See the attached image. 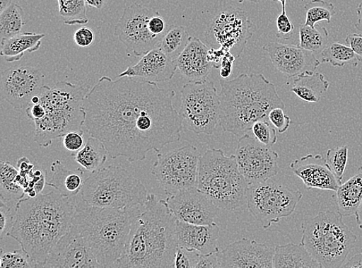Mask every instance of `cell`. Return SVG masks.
<instances>
[{"instance_id":"cell-1","label":"cell","mask_w":362,"mask_h":268,"mask_svg":"<svg viewBox=\"0 0 362 268\" xmlns=\"http://www.w3.org/2000/svg\"><path fill=\"white\" fill-rule=\"evenodd\" d=\"M175 96L156 82L103 76L84 97L83 127L103 142L112 158L143 161L150 151L160 153L182 138L183 120L173 105Z\"/></svg>"},{"instance_id":"cell-33","label":"cell","mask_w":362,"mask_h":268,"mask_svg":"<svg viewBox=\"0 0 362 268\" xmlns=\"http://www.w3.org/2000/svg\"><path fill=\"white\" fill-rule=\"evenodd\" d=\"M26 24L23 8L16 3H12L0 12V35L1 40L12 37L22 33Z\"/></svg>"},{"instance_id":"cell-8","label":"cell","mask_w":362,"mask_h":268,"mask_svg":"<svg viewBox=\"0 0 362 268\" xmlns=\"http://www.w3.org/2000/svg\"><path fill=\"white\" fill-rule=\"evenodd\" d=\"M339 213L322 211L302 223L301 243L321 268L342 267L358 237Z\"/></svg>"},{"instance_id":"cell-18","label":"cell","mask_w":362,"mask_h":268,"mask_svg":"<svg viewBox=\"0 0 362 268\" xmlns=\"http://www.w3.org/2000/svg\"><path fill=\"white\" fill-rule=\"evenodd\" d=\"M165 200L177 220L189 223L211 224L220 209L197 187L177 192Z\"/></svg>"},{"instance_id":"cell-12","label":"cell","mask_w":362,"mask_h":268,"mask_svg":"<svg viewBox=\"0 0 362 268\" xmlns=\"http://www.w3.org/2000/svg\"><path fill=\"white\" fill-rule=\"evenodd\" d=\"M201 154L188 144L158 153L151 173L168 196L185 190L197 187Z\"/></svg>"},{"instance_id":"cell-60","label":"cell","mask_w":362,"mask_h":268,"mask_svg":"<svg viewBox=\"0 0 362 268\" xmlns=\"http://www.w3.org/2000/svg\"><path fill=\"white\" fill-rule=\"evenodd\" d=\"M271 1L280 3L282 5V11H286V3H287V0H271Z\"/></svg>"},{"instance_id":"cell-50","label":"cell","mask_w":362,"mask_h":268,"mask_svg":"<svg viewBox=\"0 0 362 268\" xmlns=\"http://www.w3.org/2000/svg\"><path fill=\"white\" fill-rule=\"evenodd\" d=\"M25 111L29 118L35 122L44 119L46 115L45 108L40 103L30 104Z\"/></svg>"},{"instance_id":"cell-4","label":"cell","mask_w":362,"mask_h":268,"mask_svg":"<svg viewBox=\"0 0 362 268\" xmlns=\"http://www.w3.org/2000/svg\"><path fill=\"white\" fill-rule=\"evenodd\" d=\"M73 225L102 267H114L122 256L132 226L144 206L107 208L92 206L81 194L74 197Z\"/></svg>"},{"instance_id":"cell-45","label":"cell","mask_w":362,"mask_h":268,"mask_svg":"<svg viewBox=\"0 0 362 268\" xmlns=\"http://www.w3.org/2000/svg\"><path fill=\"white\" fill-rule=\"evenodd\" d=\"M276 37L281 39H289L294 29L293 25L290 21L286 11L277 16L276 19Z\"/></svg>"},{"instance_id":"cell-30","label":"cell","mask_w":362,"mask_h":268,"mask_svg":"<svg viewBox=\"0 0 362 268\" xmlns=\"http://www.w3.org/2000/svg\"><path fill=\"white\" fill-rule=\"evenodd\" d=\"M107 155L108 152L103 142L90 136L86 145L72 156L74 161L83 169L92 173L102 168L107 161Z\"/></svg>"},{"instance_id":"cell-15","label":"cell","mask_w":362,"mask_h":268,"mask_svg":"<svg viewBox=\"0 0 362 268\" xmlns=\"http://www.w3.org/2000/svg\"><path fill=\"white\" fill-rule=\"evenodd\" d=\"M235 157L249 186L271 180L279 172V153L249 134L239 138Z\"/></svg>"},{"instance_id":"cell-16","label":"cell","mask_w":362,"mask_h":268,"mask_svg":"<svg viewBox=\"0 0 362 268\" xmlns=\"http://www.w3.org/2000/svg\"><path fill=\"white\" fill-rule=\"evenodd\" d=\"M45 74L31 66H13L2 73L1 96L16 110H26L45 86Z\"/></svg>"},{"instance_id":"cell-20","label":"cell","mask_w":362,"mask_h":268,"mask_svg":"<svg viewBox=\"0 0 362 268\" xmlns=\"http://www.w3.org/2000/svg\"><path fill=\"white\" fill-rule=\"evenodd\" d=\"M275 69L289 78L307 72H316L321 62L313 52L300 46L272 42L263 47Z\"/></svg>"},{"instance_id":"cell-41","label":"cell","mask_w":362,"mask_h":268,"mask_svg":"<svg viewBox=\"0 0 362 268\" xmlns=\"http://www.w3.org/2000/svg\"><path fill=\"white\" fill-rule=\"evenodd\" d=\"M200 255L197 250L178 246L174 260V268H197Z\"/></svg>"},{"instance_id":"cell-42","label":"cell","mask_w":362,"mask_h":268,"mask_svg":"<svg viewBox=\"0 0 362 268\" xmlns=\"http://www.w3.org/2000/svg\"><path fill=\"white\" fill-rule=\"evenodd\" d=\"M16 206L3 199H0V215H1V219H0V234H1V239L7 236L8 232L12 228L16 214Z\"/></svg>"},{"instance_id":"cell-14","label":"cell","mask_w":362,"mask_h":268,"mask_svg":"<svg viewBox=\"0 0 362 268\" xmlns=\"http://www.w3.org/2000/svg\"><path fill=\"white\" fill-rule=\"evenodd\" d=\"M252 25L246 12L240 9L223 11L209 24L205 37L212 47L218 46L238 58L252 35Z\"/></svg>"},{"instance_id":"cell-44","label":"cell","mask_w":362,"mask_h":268,"mask_svg":"<svg viewBox=\"0 0 362 268\" xmlns=\"http://www.w3.org/2000/svg\"><path fill=\"white\" fill-rule=\"evenodd\" d=\"M83 131H71L65 134L63 136V145L64 148L73 153H78L83 145Z\"/></svg>"},{"instance_id":"cell-21","label":"cell","mask_w":362,"mask_h":268,"mask_svg":"<svg viewBox=\"0 0 362 268\" xmlns=\"http://www.w3.org/2000/svg\"><path fill=\"white\" fill-rule=\"evenodd\" d=\"M177 71L176 61L167 56L159 47L143 55L140 61L119 74L151 82L170 81Z\"/></svg>"},{"instance_id":"cell-32","label":"cell","mask_w":362,"mask_h":268,"mask_svg":"<svg viewBox=\"0 0 362 268\" xmlns=\"http://www.w3.org/2000/svg\"><path fill=\"white\" fill-rule=\"evenodd\" d=\"M190 38L187 28L172 25L168 28L158 47L173 60L176 61L187 47Z\"/></svg>"},{"instance_id":"cell-39","label":"cell","mask_w":362,"mask_h":268,"mask_svg":"<svg viewBox=\"0 0 362 268\" xmlns=\"http://www.w3.org/2000/svg\"><path fill=\"white\" fill-rule=\"evenodd\" d=\"M1 268H32L37 267L35 262L23 249L15 250L13 252H4L1 249L0 255Z\"/></svg>"},{"instance_id":"cell-48","label":"cell","mask_w":362,"mask_h":268,"mask_svg":"<svg viewBox=\"0 0 362 268\" xmlns=\"http://www.w3.org/2000/svg\"><path fill=\"white\" fill-rule=\"evenodd\" d=\"M345 42L356 54L358 62L362 63V35H358V33L349 35L345 38Z\"/></svg>"},{"instance_id":"cell-51","label":"cell","mask_w":362,"mask_h":268,"mask_svg":"<svg viewBox=\"0 0 362 268\" xmlns=\"http://www.w3.org/2000/svg\"><path fill=\"white\" fill-rule=\"evenodd\" d=\"M226 53V52L222 48L212 47L209 49L208 60L212 64L214 68L221 69L222 60Z\"/></svg>"},{"instance_id":"cell-9","label":"cell","mask_w":362,"mask_h":268,"mask_svg":"<svg viewBox=\"0 0 362 268\" xmlns=\"http://www.w3.org/2000/svg\"><path fill=\"white\" fill-rule=\"evenodd\" d=\"M81 196L92 206L107 208L144 206L148 191L139 180L121 166L109 165L92 172Z\"/></svg>"},{"instance_id":"cell-59","label":"cell","mask_w":362,"mask_h":268,"mask_svg":"<svg viewBox=\"0 0 362 268\" xmlns=\"http://www.w3.org/2000/svg\"><path fill=\"white\" fill-rule=\"evenodd\" d=\"M13 3V0H0V11H3L8 6Z\"/></svg>"},{"instance_id":"cell-35","label":"cell","mask_w":362,"mask_h":268,"mask_svg":"<svg viewBox=\"0 0 362 268\" xmlns=\"http://www.w3.org/2000/svg\"><path fill=\"white\" fill-rule=\"evenodd\" d=\"M57 2L59 13L63 18L64 24L74 26L89 22L86 0H57Z\"/></svg>"},{"instance_id":"cell-5","label":"cell","mask_w":362,"mask_h":268,"mask_svg":"<svg viewBox=\"0 0 362 268\" xmlns=\"http://www.w3.org/2000/svg\"><path fill=\"white\" fill-rule=\"evenodd\" d=\"M220 83V124L224 132L238 138L249 134L256 122L267 120L274 108L285 107L274 83L262 74H242Z\"/></svg>"},{"instance_id":"cell-40","label":"cell","mask_w":362,"mask_h":268,"mask_svg":"<svg viewBox=\"0 0 362 268\" xmlns=\"http://www.w3.org/2000/svg\"><path fill=\"white\" fill-rule=\"evenodd\" d=\"M255 137L266 146L272 147L276 144L277 135L276 129L267 120H259L252 124V129Z\"/></svg>"},{"instance_id":"cell-34","label":"cell","mask_w":362,"mask_h":268,"mask_svg":"<svg viewBox=\"0 0 362 268\" xmlns=\"http://www.w3.org/2000/svg\"><path fill=\"white\" fill-rule=\"evenodd\" d=\"M317 28L302 24L299 28V46L314 54L322 53L329 40L327 30L325 28Z\"/></svg>"},{"instance_id":"cell-57","label":"cell","mask_w":362,"mask_h":268,"mask_svg":"<svg viewBox=\"0 0 362 268\" xmlns=\"http://www.w3.org/2000/svg\"><path fill=\"white\" fill-rule=\"evenodd\" d=\"M358 21L355 24L356 29L362 33V2L357 7Z\"/></svg>"},{"instance_id":"cell-22","label":"cell","mask_w":362,"mask_h":268,"mask_svg":"<svg viewBox=\"0 0 362 268\" xmlns=\"http://www.w3.org/2000/svg\"><path fill=\"white\" fill-rule=\"evenodd\" d=\"M290 167L308 189L336 192L340 186L326 158L321 155L309 154L293 161Z\"/></svg>"},{"instance_id":"cell-27","label":"cell","mask_w":362,"mask_h":268,"mask_svg":"<svg viewBox=\"0 0 362 268\" xmlns=\"http://www.w3.org/2000/svg\"><path fill=\"white\" fill-rule=\"evenodd\" d=\"M45 37L44 33L22 32L1 40V56L9 63L19 62L25 54L37 52Z\"/></svg>"},{"instance_id":"cell-26","label":"cell","mask_w":362,"mask_h":268,"mask_svg":"<svg viewBox=\"0 0 362 268\" xmlns=\"http://www.w3.org/2000/svg\"><path fill=\"white\" fill-rule=\"evenodd\" d=\"M52 178L47 185L56 189L66 197L74 198L81 194L83 186V171L81 168L71 170L60 161L52 165Z\"/></svg>"},{"instance_id":"cell-61","label":"cell","mask_w":362,"mask_h":268,"mask_svg":"<svg viewBox=\"0 0 362 268\" xmlns=\"http://www.w3.org/2000/svg\"><path fill=\"white\" fill-rule=\"evenodd\" d=\"M238 1L240 3V4H242L243 3L244 1H245V0H238ZM247 1H250V2H252V3H255L257 4L258 2V0H247Z\"/></svg>"},{"instance_id":"cell-54","label":"cell","mask_w":362,"mask_h":268,"mask_svg":"<svg viewBox=\"0 0 362 268\" xmlns=\"http://www.w3.org/2000/svg\"><path fill=\"white\" fill-rule=\"evenodd\" d=\"M342 267L362 268V252L353 256L349 261L344 264Z\"/></svg>"},{"instance_id":"cell-6","label":"cell","mask_w":362,"mask_h":268,"mask_svg":"<svg viewBox=\"0 0 362 268\" xmlns=\"http://www.w3.org/2000/svg\"><path fill=\"white\" fill-rule=\"evenodd\" d=\"M88 89L67 81H59L54 87L45 86L40 96L44 106V119L35 122V140L40 147L52 146L54 141L71 131H81L84 122L82 110Z\"/></svg>"},{"instance_id":"cell-38","label":"cell","mask_w":362,"mask_h":268,"mask_svg":"<svg viewBox=\"0 0 362 268\" xmlns=\"http://www.w3.org/2000/svg\"><path fill=\"white\" fill-rule=\"evenodd\" d=\"M326 162L340 185L346 169L349 159V148L341 146L327 150Z\"/></svg>"},{"instance_id":"cell-3","label":"cell","mask_w":362,"mask_h":268,"mask_svg":"<svg viewBox=\"0 0 362 268\" xmlns=\"http://www.w3.org/2000/svg\"><path fill=\"white\" fill-rule=\"evenodd\" d=\"M177 219L165 199L148 194L132 226L124 252L114 267L174 268Z\"/></svg>"},{"instance_id":"cell-13","label":"cell","mask_w":362,"mask_h":268,"mask_svg":"<svg viewBox=\"0 0 362 268\" xmlns=\"http://www.w3.org/2000/svg\"><path fill=\"white\" fill-rule=\"evenodd\" d=\"M157 11L139 4L124 8L115 29V35L125 46L129 55L142 57L159 46L163 37L153 35L148 21Z\"/></svg>"},{"instance_id":"cell-55","label":"cell","mask_w":362,"mask_h":268,"mask_svg":"<svg viewBox=\"0 0 362 268\" xmlns=\"http://www.w3.org/2000/svg\"><path fill=\"white\" fill-rule=\"evenodd\" d=\"M107 1V0H86L88 6L95 8L97 10H102Z\"/></svg>"},{"instance_id":"cell-19","label":"cell","mask_w":362,"mask_h":268,"mask_svg":"<svg viewBox=\"0 0 362 268\" xmlns=\"http://www.w3.org/2000/svg\"><path fill=\"white\" fill-rule=\"evenodd\" d=\"M275 248L243 238L218 252L220 268H272Z\"/></svg>"},{"instance_id":"cell-58","label":"cell","mask_w":362,"mask_h":268,"mask_svg":"<svg viewBox=\"0 0 362 268\" xmlns=\"http://www.w3.org/2000/svg\"><path fill=\"white\" fill-rule=\"evenodd\" d=\"M358 228L362 230V201L356 213Z\"/></svg>"},{"instance_id":"cell-47","label":"cell","mask_w":362,"mask_h":268,"mask_svg":"<svg viewBox=\"0 0 362 268\" xmlns=\"http://www.w3.org/2000/svg\"><path fill=\"white\" fill-rule=\"evenodd\" d=\"M168 28L166 22L157 11L148 21V29L153 35L163 37Z\"/></svg>"},{"instance_id":"cell-17","label":"cell","mask_w":362,"mask_h":268,"mask_svg":"<svg viewBox=\"0 0 362 268\" xmlns=\"http://www.w3.org/2000/svg\"><path fill=\"white\" fill-rule=\"evenodd\" d=\"M44 267H102L87 243L72 224L69 232L50 250Z\"/></svg>"},{"instance_id":"cell-36","label":"cell","mask_w":362,"mask_h":268,"mask_svg":"<svg viewBox=\"0 0 362 268\" xmlns=\"http://www.w3.org/2000/svg\"><path fill=\"white\" fill-rule=\"evenodd\" d=\"M322 54V62L329 63L333 66H344L347 64L357 66L358 57L349 46L339 42L327 45Z\"/></svg>"},{"instance_id":"cell-49","label":"cell","mask_w":362,"mask_h":268,"mask_svg":"<svg viewBox=\"0 0 362 268\" xmlns=\"http://www.w3.org/2000/svg\"><path fill=\"white\" fill-rule=\"evenodd\" d=\"M218 252L209 255H201L199 258L197 268H220V264H218Z\"/></svg>"},{"instance_id":"cell-31","label":"cell","mask_w":362,"mask_h":268,"mask_svg":"<svg viewBox=\"0 0 362 268\" xmlns=\"http://www.w3.org/2000/svg\"><path fill=\"white\" fill-rule=\"evenodd\" d=\"M19 170L9 162L3 161L0 167V199L16 206L24 198L23 188L16 182Z\"/></svg>"},{"instance_id":"cell-23","label":"cell","mask_w":362,"mask_h":268,"mask_svg":"<svg viewBox=\"0 0 362 268\" xmlns=\"http://www.w3.org/2000/svg\"><path fill=\"white\" fill-rule=\"evenodd\" d=\"M221 228L215 222L211 224H194L177 220L176 236L178 245L200 255L218 252V241Z\"/></svg>"},{"instance_id":"cell-24","label":"cell","mask_w":362,"mask_h":268,"mask_svg":"<svg viewBox=\"0 0 362 268\" xmlns=\"http://www.w3.org/2000/svg\"><path fill=\"white\" fill-rule=\"evenodd\" d=\"M209 49L199 39L191 37L187 47L177 58V70L189 81L207 79L213 68L208 60Z\"/></svg>"},{"instance_id":"cell-46","label":"cell","mask_w":362,"mask_h":268,"mask_svg":"<svg viewBox=\"0 0 362 268\" xmlns=\"http://www.w3.org/2000/svg\"><path fill=\"white\" fill-rule=\"evenodd\" d=\"M95 33L88 28H81L76 30L74 35L75 44L80 47H88L94 43Z\"/></svg>"},{"instance_id":"cell-2","label":"cell","mask_w":362,"mask_h":268,"mask_svg":"<svg viewBox=\"0 0 362 268\" xmlns=\"http://www.w3.org/2000/svg\"><path fill=\"white\" fill-rule=\"evenodd\" d=\"M74 212V198L58 191L23 198L7 236L19 242L37 267H44L50 250L70 231Z\"/></svg>"},{"instance_id":"cell-11","label":"cell","mask_w":362,"mask_h":268,"mask_svg":"<svg viewBox=\"0 0 362 268\" xmlns=\"http://www.w3.org/2000/svg\"><path fill=\"white\" fill-rule=\"evenodd\" d=\"M303 197L300 190L268 180L252 184L247 190V204L252 216L268 229L291 216Z\"/></svg>"},{"instance_id":"cell-28","label":"cell","mask_w":362,"mask_h":268,"mask_svg":"<svg viewBox=\"0 0 362 268\" xmlns=\"http://www.w3.org/2000/svg\"><path fill=\"white\" fill-rule=\"evenodd\" d=\"M274 268H321L315 260L310 255L304 245L290 243L275 247L273 259Z\"/></svg>"},{"instance_id":"cell-10","label":"cell","mask_w":362,"mask_h":268,"mask_svg":"<svg viewBox=\"0 0 362 268\" xmlns=\"http://www.w3.org/2000/svg\"><path fill=\"white\" fill-rule=\"evenodd\" d=\"M183 127L200 135H213L221 121V99L214 83L189 81L181 91L179 112Z\"/></svg>"},{"instance_id":"cell-7","label":"cell","mask_w":362,"mask_h":268,"mask_svg":"<svg viewBox=\"0 0 362 268\" xmlns=\"http://www.w3.org/2000/svg\"><path fill=\"white\" fill-rule=\"evenodd\" d=\"M248 187L235 155L227 156L221 148H211L201 156L197 188L218 209L235 211L245 205Z\"/></svg>"},{"instance_id":"cell-25","label":"cell","mask_w":362,"mask_h":268,"mask_svg":"<svg viewBox=\"0 0 362 268\" xmlns=\"http://www.w3.org/2000/svg\"><path fill=\"white\" fill-rule=\"evenodd\" d=\"M291 91L304 102L317 103L329 88L330 83L325 75L318 72H307L291 78Z\"/></svg>"},{"instance_id":"cell-43","label":"cell","mask_w":362,"mask_h":268,"mask_svg":"<svg viewBox=\"0 0 362 268\" xmlns=\"http://www.w3.org/2000/svg\"><path fill=\"white\" fill-rule=\"evenodd\" d=\"M268 120L281 134L287 132L291 124L290 117L284 113V108L281 107H275L269 112Z\"/></svg>"},{"instance_id":"cell-52","label":"cell","mask_w":362,"mask_h":268,"mask_svg":"<svg viewBox=\"0 0 362 268\" xmlns=\"http://www.w3.org/2000/svg\"><path fill=\"white\" fill-rule=\"evenodd\" d=\"M235 59V57L233 54L230 52L226 53L221 66V75L223 78H227L230 76Z\"/></svg>"},{"instance_id":"cell-53","label":"cell","mask_w":362,"mask_h":268,"mask_svg":"<svg viewBox=\"0 0 362 268\" xmlns=\"http://www.w3.org/2000/svg\"><path fill=\"white\" fill-rule=\"evenodd\" d=\"M18 165L20 174L28 175L30 178V174L35 170V165L32 164L27 157H22L19 159Z\"/></svg>"},{"instance_id":"cell-37","label":"cell","mask_w":362,"mask_h":268,"mask_svg":"<svg viewBox=\"0 0 362 268\" xmlns=\"http://www.w3.org/2000/svg\"><path fill=\"white\" fill-rule=\"evenodd\" d=\"M306 11L305 25L315 28L320 22L326 21L330 23L333 16L336 13L335 6L333 4L325 0H311L305 6Z\"/></svg>"},{"instance_id":"cell-29","label":"cell","mask_w":362,"mask_h":268,"mask_svg":"<svg viewBox=\"0 0 362 268\" xmlns=\"http://www.w3.org/2000/svg\"><path fill=\"white\" fill-rule=\"evenodd\" d=\"M362 201V166L336 191L337 211L343 217L356 215Z\"/></svg>"},{"instance_id":"cell-56","label":"cell","mask_w":362,"mask_h":268,"mask_svg":"<svg viewBox=\"0 0 362 268\" xmlns=\"http://www.w3.org/2000/svg\"><path fill=\"white\" fill-rule=\"evenodd\" d=\"M46 175L47 172L43 175V177H42L41 179L35 184V190L37 191L38 194H42V192H43L45 189V184H47Z\"/></svg>"}]
</instances>
